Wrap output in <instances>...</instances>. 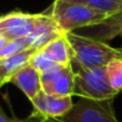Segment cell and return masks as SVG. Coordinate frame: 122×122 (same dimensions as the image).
Instances as JSON below:
<instances>
[{
  "label": "cell",
  "instance_id": "8",
  "mask_svg": "<svg viewBox=\"0 0 122 122\" xmlns=\"http://www.w3.org/2000/svg\"><path fill=\"white\" fill-rule=\"evenodd\" d=\"M63 36H65V32L59 27L53 18L46 11H44L37 14L33 30L26 37V39L29 41L30 47L39 50L47 43Z\"/></svg>",
  "mask_w": 122,
  "mask_h": 122
},
{
  "label": "cell",
  "instance_id": "6",
  "mask_svg": "<svg viewBox=\"0 0 122 122\" xmlns=\"http://www.w3.org/2000/svg\"><path fill=\"white\" fill-rule=\"evenodd\" d=\"M31 103L33 110L29 117L41 122L61 119L74 106L71 96H53L43 90L31 101Z\"/></svg>",
  "mask_w": 122,
  "mask_h": 122
},
{
  "label": "cell",
  "instance_id": "2",
  "mask_svg": "<svg viewBox=\"0 0 122 122\" xmlns=\"http://www.w3.org/2000/svg\"><path fill=\"white\" fill-rule=\"evenodd\" d=\"M45 11L65 33L98 25L109 17L86 6L63 0H53L52 5Z\"/></svg>",
  "mask_w": 122,
  "mask_h": 122
},
{
  "label": "cell",
  "instance_id": "16",
  "mask_svg": "<svg viewBox=\"0 0 122 122\" xmlns=\"http://www.w3.org/2000/svg\"><path fill=\"white\" fill-rule=\"evenodd\" d=\"M26 49H30L29 41L26 38H20V39H15V41H11L1 51H0V61L8 58L18 52H21Z\"/></svg>",
  "mask_w": 122,
  "mask_h": 122
},
{
  "label": "cell",
  "instance_id": "1",
  "mask_svg": "<svg viewBox=\"0 0 122 122\" xmlns=\"http://www.w3.org/2000/svg\"><path fill=\"white\" fill-rule=\"evenodd\" d=\"M65 37L72 52L71 64L75 63L77 69L104 68L113 59L122 58V49L113 47L106 41L81 36L76 32L65 33Z\"/></svg>",
  "mask_w": 122,
  "mask_h": 122
},
{
  "label": "cell",
  "instance_id": "4",
  "mask_svg": "<svg viewBox=\"0 0 122 122\" xmlns=\"http://www.w3.org/2000/svg\"><path fill=\"white\" fill-rule=\"evenodd\" d=\"M75 95L94 100H114L117 92L110 86L104 68L77 69Z\"/></svg>",
  "mask_w": 122,
  "mask_h": 122
},
{
  "label": "cell",
  "instance_id": "20",
  "mask_svg": "<svg viewBox=\"0 0 122 122\" xmlns=\"http://www.w3.org/2000/svg\"><path fill=\"white\" fill-rule=\"evenodd\" d=\"M2 85H5V83H4V81L0 78V89H1V86H2Z\"/></svg>",
  "mask_w": 122,
  "mask_h": 122
},
{
  "label": "cell",
  "instance_id": "19",
  "mask_svg": "<svg viewBox=\"0 0 122 122\" xmlns=\"http://www.w3.org/2000/svg\"><path fill=\"white\" fill-rule=\"evenodd\" d=\"M26 120H27V122H41V121H38V120H35V119H30V117H27Z\"/></svg>",
  "mask_w": 122,
  "mask_h": 122
},
{
  "label": "cell",
  "instance_id": "17",
  "mask_svg": "<svg viewBox=\"0 0 122 122\" xmlns=\"http://www.w3.org/2000/svg\"><path fill=\"white\" fill-rule=\"evenodd\" d=\"M0 122H27V120H20V119H17V117H10L0 109Z\"/></svg>",
  "mask_w": 122,
  "mask_h": 122
},
{
  "label": "cell",
  "instance_id": "9",
  "mask_svg": "<svg viewBox=\"0 0 122 122\" xmlns=\"http://www.w3.org/2000/svg\"><path fill=\"white\" fill-rule=\"evenodd\" d=\"M78 35L102 41H109L115 37H122V12L113 14L98 25L77 30Z\"/></svg>",
  "mask_w": 122,
  "mask_h": 122
},
{
  "label": "cell",
  "instance_id": "13",
  "mask_svg": "<svg viewBox=\"0 0 122 122\" xmlns=\"http://www.w3.org/2000/svg\"><path fill=\"white\" fill-rule=\"evenodd\" d=\"M63 1L80 4L95 11H98L101 13H104L109 17L122 12V0H63Z\"/></svg>",
  "mask_w": 122,
  "mask_h": 122
},
{
  "label": "cell",
  "instance_id": "3",
  "mask_svg": "<svg viewBox=\"0 0 122 122\" xmlns=\"http://www.w3.org/2000/svg\"><path fill=\"white\" fill-rule=\"evenodd\" d=\"M114 100H94L80 97L72 108L58 122H119L115 110Z\"/></svg>",
  "mask_w": 122,
  "mask_h": 122
},
{
  "label": "cell",
  "instance_id": "15",
  "mask_svg": "<svg viewBox=\"0 0 122 122\" xmlns=\"http://www.w3.org/2000/svg\"><path fill=\"white\" fill-rule=\"evenodd\" d=\"M32 68H35L39 74H44L46 71H49L50 69H52L55 65H57L56 63H53L41 49L37 50V52L32 56L30 63H29Z\"/></svg>",
  "mask_w": 122,
  "mask_h": 122
},
{
  "label": "cell",
  "instance_id": "18",
  "mask_svg": "<svg viewBox=\"0 0 122 122\" xmlns=\"http://www.w3.org/2000/svg\"><path fill=\"white\" fill-rule=\"evenodd\" d=\"M10 41H8V39H7V38H6L4 35H1V33H0V51H1V50H2V49H4V47H5V46H6V45L10 43Z\"/></svg>",
  "mask_w": 122,
  "mask_h": 122
},
{
  "label": "cell",
  "instance_id": "14",
  "mask_svg": "<svg viewBox=\"0 0 122 122\" xmlns=\"http://www.w3.org/2000/svg\"><path fill=\"white\" fill-rule=\"evenodd\" d=\"M104 69L113 90H115L117 94L122 92V58L113 59L104 66Z\"/></svg>",
  "mask_w": 122,
  "mask_h": 122
},
{
  "label": "cell",
  "instance_id": "12",
  "mask_svg": "<svg viewBox=\"0 0 122 122\" xmlns=\"http://www.w3.org/2000/svg\"><path fill=\"white\" fill-rule=\"evenodd\" d=\"M41 50L56 64H59V65L71 64L72 52H71L70 44L65 36L47 43Z\"/></svg>",
  "mask_w": 122,
  "mask_h": 122
},
{
  "label": "cell",
  "instance_id": "10",
  "mask_svg": "<svg viewBox=\"0 0 122 122\" xmlns=\"http://www.w3.org/2000/svg\"><path fill=\"white\" fill-rule=\"evenodd\" d=\"M8 83H12L18 89H20L30 102L41 91V74L30 64L17 71L10 78Z\"/></svg>",
  "mask_w": 122,
  "mask_h": 122
},
{
  "label": "cell",
  "instance_id": "5",
  "mask_svg": "<svg viewBox=\"0 0 122 122\" xmlns=\"http://www.w3.org/2000/svg\"><path fill=\"white\" fill-rule=\"evenodd\" d=\"M41 90L53 96H74L76 72L72 64L55 65L49 71L41 74Z\"/></svg>",
  "mask_w": 122,
  "mask_h": 122
},
{
  "label": "cell",
  "instance_id": "11",
  "mask_svg": "<svg viewBox=\"0 0 122 122\" xmlns=\"http://www.w3.org/2000/svg\"><path fill=\"white\" fill-rule=\"evenodd\" d=\"M36 52H37V49L30 47V49L18 52L8 58L1 59L0 61V78L4 81V83L5 84L8 83L10 78L17 71H19L21 68L26 66Z\"/></svg>",
  "mask_w": 122,
  "mask_h": 122
},
{
  "label": "cell",
  "instance_id": "7",
  "mask_svg": "<svg viewBox=\"0 0 122 122\" xmlns=\"http://www.w3.org/2000/svg\"><path fill=\"white\" fill-rule=\"evenodd\" d=\"M37 14L13 11L0 15V33L8 41L26 38L33 30Z\"/></svg>",
  "mask_w": 122,
  "mask_h": 122
},
{
  "label": "cell",
  "instance_id": "21",
  "mask_svg": "<svg viewBox=\"0 0 122 122\" xmlns=\"http://www.w3.org/2000/svg\"><path fill=\"white\" fill-rule=\"evenodd\" d=\"M47 122H58V121H57V120H49Z\"/></svg>",
  "mask_w": 122,
  "mask_h": 122
}]
</instances>
